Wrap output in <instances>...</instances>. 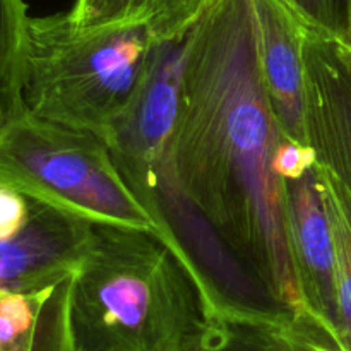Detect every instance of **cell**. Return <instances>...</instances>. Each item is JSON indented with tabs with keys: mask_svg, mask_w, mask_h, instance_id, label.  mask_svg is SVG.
I'll list each match as a JSON object with an SVG mask.
<instances>
[{
	"mask_svg": "<svg viewBox=\"0 0 351 351\" xmlns=\"http://www.w3.org/2000/svg\"><path fill=\"white\" fill-rule=\"evenodd\" d=\"M283 139L263 84L256 2L209 0L184 38L178 113L158 187L189 206L285 315L317 322L291 256L285 182L273 168Z\"/></svg>",
	"mask_w": 351,
	"mask_h": 351,
	"instance_id": "6da1fadb",
	"label": "cell"
},
{
	"mask_svg": "<svg viewBox=\"0 0 351 351\" xmlns=\"http://www.w3.org/2000/svg\"><path fill=\"white\" fill-rule=\"evenodd\" d=\"M221 319L163 239L96 226L72 290L77 351H197Z\"/></svg>",
	"mask_w": 351,
	"mask_h": 351,
	"instance_id": "7a4b0ae2",
	"label": "cell"
},
{
	"mask_svg": "<svg viewBox=\"0 0 351 351\" xmlns=\"http://www.w3.org/2000/svg\"><path fill=\"white\" fill-rule=\"evenodd\" d=\"M158 47L139 24L81 27L69 12L29 17L24 105L106 143L143 91Z\"/></svg>",
	"mask_w": 351,
	"mask_h": 351,
	"instance_id": "3957f363",
	"label": "cell"
},
{
	"mask_svg": "<svg viewBox=\"0 0 351 351\" xmlns=\"http://www.w3.org/2000/svg\"><path fill=\"white\" fill-rule=\"evenodd\" d=\"M0 182L96 226L143 230L165 240L105 143L40 119L23 96L0 105Z\"/></svg>",
	"mask_w": 351,
	"mask_h": 351,
	"instance_id": "277c9868",
	"label": "cell"
},
{
	"mask_svg": "<svg viewBox=\"0 0 351 351\" xmlns=\"http://www.w3.org/2000/svg\"><path fill=\"white\" fill-rule=\"evenodd\" d=\"M182 55L184 40L160 43L143 91L105 143L123 180L151 215L178 113Z\"/></svg>",
	"mask_w": 351,
	"mask_h": 351,
	"instance_id": "5b68a950",
	"label": "cell"
},
{
	"mask_svg": "<svg viewBox=\"0 0 351 351\" xmlns=\"http://www.w3.org/2000/svg\"><path fill=\"white\" fill-rule=\"evenodd\" d=\"M93 240V223L31 201L26 225L0 242V291L36 293L62 283L77 274Z\"/></svg>",
	"mask_w": 351,
	"mask_h": 351,
	"instance_id": "8992f818",
	"label": "cell"
},
{
	"mask_svg": "<svg viewBox=\"0 0 351 351\" xmlns=\"http://www.w3.org/2000/svg\"><path fill=\"white\" fill-rule=\"evenodd\" d=\"M304 62L308 143L351 206V51L338 38L307 26Z\"/></svg>",
	"mask_w": 351,
	"mask_h": 351,
	"instance_id": "52a82bcc",
	"label": "cell"
},
{
	"mask_svg": "<svg viewBox=\"0 0 351 351\" xmlns=\"http://www.w3.org/2000/svg\"><path fill=\"white\" fill-rule=\"evenodd\" d=\"M283 182L288 239L305 304L312 317L338 341L335 247L317 171L314 167L304 177Z\"/></svg>",
	"mask_w": 351,
	"mask_h": 351,
	"instance_id": "ba28073f",
	"label": "cell"
},
{
	"mask_svg": "<svg viewBox=\"0 0 351 351\" xmlns=\"http://www.w3.org/2000/svg\"><path fill=\"white\" fill-rule=\"evenodd\" d=\"M263 84L288 141L311 146L304 40L307 24L283 0H254Z\"/></svg>",
	"mask_w": 351,
	"mask_h": 351,
	"instance_id": "9c48e42d",
	"label": "cell"
},
{
	"mask_svg": "<svg viewBox=\"0 0 351 351\" xmlns=\"http://www.w3.org/2000/svg\"><path fill=\"white\" fill-rule=\"evenodd\" d=\"M209 0H77L69 16L81 27L139 24L156 41H180L201 17Z\"/></svg>",
	"mask_w": 351,
	"mask_h": 351,
	"instance_id": "30bf717a",
	"label": "cell"
},
{
	"mask_svg": "<svg viewBox=\"0 0 351 351\" xmlns=\"http://www.w3.org/2000/svg\"><path fill=\"white\" fill-rule=\"evenodd\" d=\"M315 171L335 247L336 338L343 351H351V206L328 168L315 163Z\"/></svg>",
	"mask_w": 351,
	"mask_h": 351,
	"instance_id": "8fae6325",
	"label": "cell"
},
{
	"mask_svg": "<svg viewBox=\"0 0 351 351\" xmlns=\"http://www.w3.org/2000/svg\"><path fill=\"white\" fill-rule=\"evenodd\" d=\"M27 24L24 0H0V105L23 96Z\"/></svg>",
	"mask_w": 351,
	"mask_h": 351,
	"instance_id": "7c38bea8",
	"label": "cell"
},
{
	"mask_svg": "<svg viewBox=\"0 0 351 351\" xmlns=\"http://www.w3.org/2000/svg\"><path fill=\"white\" fill-rule=\"evenodd\" d=\"M197 351H287L274 329L221 322Z\"/></svg>",
	"mask_w": 351,
	"mask_h": 351,
	"instance_id": "4fadbf2b",
	"label": "cell"
},
{
	"mask_svg": "<svg viewBox=\"0 0 351 351\" xmlns=\"http://www.w3.org/2000/svg\"><path fill=\"white\" fill-rule=\"evenodd\" d=\"M307 26L339 38L351 29V0H283Z\"/></svg>",
	"mask_w": 351,
	"mask_h": 351,
	"instance_id": "5bb4252c",
	"label": "cell"
},
{
	"mask_svg": "<svg viewBox=\"0 0 351 351\" xmlns=\"http://www.w3.org/2000/svg\"><path fill=\"white\" fill-rule=\"evenodd\" d=\"M274 331L287 351H343L335 336L314 321H295Z\"/></svg>",
	"mask_w": 351,
	"mask_h": 351,
	"instance_id": "9a60e30c",
	"label": "cell"
},
{
	"mask_svg": "<svg viewBox=\"0 0 351 351\" xmlns=\"http://www.w3.org/2000/svg\"><path fill=\"white\" fill-rule=\"evenodd\" d=\"M315 163H317V154L314 147L297 144L285 137L274 154L273 168L281 180H293L308 173Z\"/></svg>",
	"mask_w": 351,
	"mask_h": 351,
	"instance_id": "2e32d148",
	"label": "cell"
},
{
	"mask_svg": "<svg viewBox=\"0 0 351 351\" xmlns=\"http://www.w3.org/2000/svg\"><path fill=\"white\" fill-rule=\"evenodd\" d=\"M31 201L19 191L0 182V242L12 239L26 225Z\"/></svg>",
	"mask_w": 351,
	"mask_h": 351,
	"instance_id": "e0dca14e",
	"label": "cell"
},
{
	"mask_svg": "<svg viewBox=\"0 0 351 351\" xmlns=\"http://www.w3.org/2000/svg\"><path fill=\"white\" fill-rule=\"evenodd\" d=\"M338 40H339V41H341V43H343V45H345V47H346V48H348V50L351 51V29H350V31H346V33H345V34H343V36H339V38H338Z\"/></svg>",
	"mask_w": 351,
	"mask_h": 351,
	"instance_id": "ac0fdd59",
	"label": "cell"
}]
</instances>
